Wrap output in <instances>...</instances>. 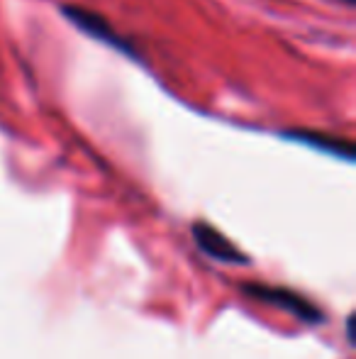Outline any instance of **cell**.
I'll list each match as a JSON object with an SVG mask.
<instances>
[{"label": "cell", "mask_w": 356, "mask_h": 359, "mask_svg": "<svg viewBox=\"0 0 356 359\" xmlns=\"http://www.w3.org/2000/svg\"><path fill=\"white\" fill-rule=\"evenodd\" d=\"M59 10H62L64 18H66L76 29H81L83 34L98 39V42H103L105 47L115 49V52L124 54V57L139 59L137 49H134L132 44H129L127 39H124L122 34H120L118 29L108 22V18H105V15L93 13V10L83 8V5H62Z\"/></svg>", "instance_id": "obj_1"}, {"label": "cell", "mask_w": 356, "mask_h": 359, "mask_svg": "<svg viewBox=\"0 0 356 359\" xmlns=\"http://www.w3.org/2000/svg\"><path fill=\"white\" fill-rule=\"evenodd\" d=\"M244 291L252 293V296H257V301L273 303V306H278V308H283V311L293 313V316H298L300 320H308V323L322 320V316H320V311L313 306V303H308L305 298L295 296V293H290V291H283V288L244 286Z\"/></svg>", "instance_id": "obj_2"}, {"label": "cell", "mask_w": 356, "mask_h": 359, "mask_svg": "<svg viewBox=\"0 0 356 359\" xmlns=\"http://www.w3.org/2000/svg\"><path fill=\"white\" fill-rule=\"evenodd\" d=\"M193 235H195V242L198 247L210 255L213 259H220V262H244V255L227 240L225 235H220L215 227L205 225V222H198L193 225Z\"/></svg>", "instance_id": "obj_3"}, {"label": "cell", "mask_w": 356, "mask_h": 359, "mask_svg": "<svg viewBox=\"0 0 356 359\" xmlns=\"http://www.w3.org/2000/svg\"><path fill=\"white\" fill-rule=\"evenodd\" d=\"M285 137L313 147V149L342 156V159H347V161L354 159V144L347 142V140L329 137V135H322V133H308V130H290V133H285Z\"/></svg>", "instance_id": "obj_4"}, {"label": "cell", "mask_w": 356, "mask_h": 359, "mask_svg": "<svg viewBox=\"0 0 356 359\" xmlns=\"http://www.w3.org/2000/svg\"><path fill=\"white\" fill-rule=\"evenodd\" d=\"M347 337H349V342H354V316L347 318Z\"/></svg>", "instance_id": "obj_5"}, {"label": "cell", "mask_w": 356, "mask_h": 359, "mask_svg": "<svg viewBox=\"0 0 356 359\" xmlns=\"http://www.w3.org/2000/svg\"><path fill=\"white\" fill-rule=\"evenodd\" d=\"M342 3H347V5H354V0H342Z\"/></svg>", "instance_id": "obj_6"}]
</instances>
